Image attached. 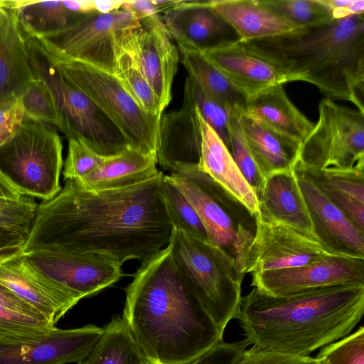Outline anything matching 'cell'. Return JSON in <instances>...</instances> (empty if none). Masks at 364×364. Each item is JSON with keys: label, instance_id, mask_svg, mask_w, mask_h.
Masks as SVG:
<instances>
[{"label": "cell", "instance_id": "1", "mask_svg": "<svg viewBox=\"0 0 364 364\" xmlns=\"http://www.w3.org/2000/svg\"><path fill=\"white\" fill-rule=\"evenodd\" d=\"M164 174L119 189L88 191L75 180L37 206L22 248L88 253L120 264L144 259L166 247L172 225L162 194Z\"/></svg>", "mask_w": 364, "mask_h": 364}, {"label": "cell", "instance_id": "2", "mask_svg": "<svg viewBox=\"0 0 364 364\" xmlns=\"http://www.w3.org/2000/svg\"><path fill=\"white\" fill-rule=\"evenodd\" d=\"M122 316L151 364H186L223 341L168 245L142 260Z\"/></svg>", "mask_w": 364, "mask_h": 364}, {"label": "cell", "instance_id": "3", "mask_svg": "<svg viewBox=\"0 0 364 364\" xmlns=\"http://www.w3.org/2000/svg\"><path fill=\"white\" fill-rule=\"evenodd\" d=\"M363 314L364 285L333 286L284 296L252 288L242 296L235 319L249 346L307 357L349 335Z\"/></svg>", "mask_w": 364, "mask_h": 364}, {"label": "cell", "instance_id": "4", "mask_svg": "<svg viewBox=\"0 0 364 364\" xmlns=\"http://www.w3.org/2000/svg\"><path fill=\"white\" fill-rule=\"evenodd\" d=\"M363 15L250 43L326 98L349 101L364 112Z\"/></svg>", "mask_w": 364, "mask_h": 364}, {"label": "cell", "instance_id": "5", "mask_svg": "<svg viewBox=\"0 0 364 364\" xmlns=\"http://www.w3.org/2000/svg\"><path fill=\"white\" fill-rule=\"evenodd\" d=\"M173 259L197 297L224 333L235 318L245 275L235 260L208 240L172 229L168 244Z\"/></svg>", "mask_w": 364, "mask_h": 364}, {"label": "cell", "instance_id": "6", "mask_svg": "<svg viewBox=\"0 0 364 364\" xmlns=\"http://www.w3.org/2000/svg\"><path fill=\"white\" fill-rule=\"evenodd\" d=\"M170 177L198 213L211 244L225 250L240 272L255 231V217L198 165H183Z\"/></svg>", "mask_w": 364, "mask_h": 364}, {"label": "cell", "instance_id": "7", "mask_svg": "<svg viewBox=\"0 0 364 364\" xmlns=\"http://www.w3.org/2000/svg\"><path fill=\"white\" fill-rule=\"evenodd\" d=\"M24 36L33 73L50 89L63 119L62 132L66 137L82 141L103 157L117 155L129 146L119 129L90 97L60 72L43 48L34 38Z\"/></svg>", "mask_w": 364, "mask_h": 364}, {"label": "cell", "instance_id": "8", "mask_svg": "<svg viewBox=\"0 0 364 364\" xmlns=\"http://www.w3.org/2000/svg\"><path fill=\"white\" fill-rule=\"evenodd\" d=\"M46 53L60 72L119 129L131 148L143 154H156L161 114L142 109L114 74L82 61Z\"/></svg>", "mask_w": 364, "mask_h": 364}, {"label": "cell", "instance_id": "9", "mask_svg": "<svg viewBox=\"0 0 364 364\" xmlns=\"http://www.w3.org/2000/svg\"><path fill=\"white\" fill-rule=\"evenodd\" d=\"M63 144L45 124L24 119L0 146V173L23 196L48 200L62 188Z\"/></svg>", "mask_w": 364, "mask_h": 364}, {"label": "cell", "instance_id": "10", "mask_svg": "<svg viewBox=\"0 0 364 364\" xmlns=\"http://www.w3.org/2000/svg\"><path fill=\"white\" fill-rule=\"evenodd\" d=\"M296 166L313 171L364 168V112L322 100Z\"/></svg>", "mask_w": 364, "mask_h": 364}, {"label": "cell", "instance_id": "11", "mask_svg": "<svg viewBox=\"0 0 364 364\" xmlns=\"http://www.w3.org/2000/svg\"><path fill=\"white\" fill-rule=\"evenodd\" d=\"M140 25L134 15L121 8L109 14H82L63 30L33 38L54 56L82 61L114 74L124 36Z\"/></svg>", "mask_w": 364, "mask_h": 364}, {"label": "cell", "instance_id": "12", "mask_svg": "<svg viewBox=\"0 0 364 364\" xmlns=\"http://www.w3.org/2000/svg\"><path fill=\"white\" fill-rule=\"evenodd\" d=\"M255 220V235L242 269L245 275L300 267L329 256L342 255L317 237L277 220L261 210Z\"/></svg>", "mask_w": 364, "mask_h": 364}, {"label": "cell", "instance_id": "13", "mask_svg": "<svg viewBox=\"0 0 364 364\" xmlns=\"http://www.w3.org/2000/svg\"><path fill=\"white\" fill-rule=\"evenodd\" d=\"M95 325L55 326L38 335L0 336V364H67L82 362L101 338Z\"/></svg>", "mask_w": 364, "mask_h": 364}, {"label": "cell", "instance_id": "14", "mask_svg": "<svg viewBox=\"0 0 364 364\" xmlns=\"http://www.w3.org/2000/svg\"><path fill=\"white\" fill-rule=\"evenodd\" d=\"M201 52L247 102L272 86L301 81L275 58L238 38Z\"/></svg>", "mask_w": 364, "mask_h": 364}, {"label": "cell", "instance_id": "15", "mask_svg": "<svg viewBox=\"0 0 364 364\" xmlns=\"http://www.w3.org/2000/svg\"><path fill=\"white\" fill-rule=\"evenodd\" d=\"M339 285H364V259L333 255L307 264L252 274L251 286L284 296Z\"/></svg>", "mask_w": 364, "mask_h": 364}, {"label": "cell", "instance_id": "16", "mask_svg": "<svg viewBox=\"0 0 364 364\" xmlns=\"http://www.w3.org/2000/svg\"><path fill=\"white\" fill-rule=\"evenodd\" d=\"M25 255L41 273L79 301L112 286L123 276L122 264L96 255L50 251Z\"/></svg>", "mask_w": 364, "mask_h": 364}, {"label": "cell", "instance_id": "17", "mask_svg": "<svg viewBox=\"0 0 364 364\" xmlns=\"http://www.w3.org/2000/svg\"><path fill=\"white\" fill-rule=\"evenodd\" d=\"M140 23L125 35L124 43L164 109L172 98L171 87L180 58L178 50L161 16L142 19Z\"/></svg>", "mask_w": 364, "mask_h": 364}, {"label": "cell", "instance_id": "18", "mask_svg": "<svg viewBox=\"0 0 364 364\" xmlns=\"http://www.w3.org/2000/svg\"><path fill=\"white\" fill-rule=\"evenodd\" d=\"M0 283L54 324L79 301L36 268L22 251L0 262Z\"/></svg>", "mask_w": 364, "mask_h": 364}, {"label": "cell", "instance_id": "19", "mask_svg": "<svg viewBox=\"0 0 364 364\" xmlns=\"http://www.w3.org/2000/svg\"><path fill=\"white\" fill-rule=\"evenodd\" d=\"M317 238L344 256L364 259V232L303 171L294 168Z\"/></svg>", "mask_w": 364, "mask_h": 364}, {"label": "cell", "instance_id": "20", "mask_svg": "<svg viewBox=\"0 0 364 364\" xmlns=\"http://www.w3.org/2000/svg\"><path fill=\"white\" fill-rule=\"evenodd\" d=\"M201 134L196 107L183 98L180 109L162 113L156 151L157 164L170 171L183 165H198Z\"/></svg>", "mask_w": 364, "mask_h": 364}, {"label": "cell", "instance_id": "21", "mask_svg": "<svg viewBox=\"0 0 364 364\" xmlns=\"http://www.w3.org/2000/svg\"><path fill=\"white\" fill-rule=\"evenodd\" d=\"M170 37L200 51L230 41V27L211 8L209 1H183L161 15Z\"/></svg>", "mask_w": 364, "mask_h": 364}, {"label": "cell", "instance_id": "22", "mask_svg": "<svg viewBox=\"0 0 364 364\" xmlns=\"http://www.w3.org/2000/svg\"><path fill=\"white\" fill-rule=\"evenodd\" d=\"M196 109L201 134L198 168L242 203L255 217L259 210L256 193L241 173L227 146L203 119L196 107Z\"/></svg>", "mask_w": 364, "mask_h": 364}, {"label": "cell", "instance_id": "23", "mask_svg": "<svg viewBox=\"0 0 364 364\" xmlns=\"http://www.w3.org/2000/svg\"><path fill=\"white\" fill-rule=\"evenodd\" d=\"M209 3L242 41L275 37L301 28L260 0H212Z\"/></svg>", "mask_w": 364, "mask_h": 364}, {"label": "cell", "instance_id": "24", "mask_svg": "<svg viewBox=\"0 0 364 364\" xmlns=\"http://www.w3.org/2000/svg\"><path fill=\"white\" fill-rule=\"evenodd\" d=\"M238 121L252 156L262 176L293 170L301 142L284 134L244 112Z\"/></svg>", "mask_w": 364, "mask_h": 364}, {"label": "cell", "instance_id": "25", "mask_svg": "<svg viewBox=\"0 0 364 364\" xmlns=\"http://www.w3.org/2000/svg\"><path fill=\"white\" fill-rule=\"evenodd\" d=\"M35 77L15 9H1L0 103L17 97Z\"/></svg>", "mask_w": 364, "mask_h": 364}, {"label": "cell", "instance_id": "26", "mask_svg": "<svg viewBox=\"0 0 364 364\" xmlns=\"http://www.w3.org/2000/svg\"><path fill=\"white\" fill-rule=\"evenodd\" d=\"M257 198L270 217L317 237L294 168L266 177Z\"/></svg>", "mask_w": 364, "mask_h": 364}, {"label": "cell", "instance_id": "27", "mask_svg": "<svg viewBox=\"0 0 364 364\" xmlns=\"http://www.w3.org/2000/svg\"><path fill=\"white\" fill-rule=\"evenodd\" d=\"M156 154H143L128 146L122 152L106 157L95 170L75 180L88 191H106L133 186L157 176Z\"/></svg>", "mask_w": 364, "mask_h": 364}, {"label": "cell", "instance_id": "28", "mask_svg": "<svg viewBox=\"0 0 364 364\" xmlns=\"http://www.w3.org/2000/svg\"><path fill=\"white\" fill-rule=\"evenodd\" d=\"M284 85L272 86L247 102L244 113L301 143L314 123L292 103Z\"/></svg>", "mask_w": 364, "mask_h": 364}, {"label": "cell", "instance_id": "29", "mask_svg": "<svg viewBox=\"0 0 364 364\" xmlns=\"http://www.w3.org/2000/svg\"><path fill=\"white\" fill-rule=\"evenodd\" d=\"M181 62L191 77L213 98L232 112H243L245 99L235 90L227 77L215 68L201 51L177 43Z\"/></svg>", "mask_w": 364, "mask_h": 364}, {"label": "cell", "instance_id": "30", "mask_svg": "<svg viewBox=\"0 0 364 364\" xmlns=\"http://www.w3.org/2000/svg\"><path fill=\"white\" fill-rule=\"evenodd\" d=\"M102 328L99 341L79 364H151L134 340L123 316L112 318Z\"/></svg>", "mask_w": 364, "mask_h": 364}, {"label": "cell", "instance_id": "31", "mask_svg": "<svg viewBox=\"0 0 364 364\" xmlns=\"http://www.w3.org/2000/svg\"><path fill=\"white\" fill-rule=\"evenodd\" d=\"M22 31L32 38H41L69 26L82 14L70 11L63 1L18 0L15 9Z\"/></svg>", "mask_w": 364, "mask_h": 364}, {"label": "cell", "instance_id": "32", "mask_svg": "<svg viewBox=\"0 0 364 364\" xmlns=\"http://www.w3.org/2000/svg\"><path fill=\"white\" fill-rule=\"evenodd\" d=\"M55 324L0 283V336L38 335Z\"/></svg>", "mask_w": 364, "mask_h": 364}, {"label": "cell", "instance_id": "33", "mask_svg": "<svg viewBox=\"0 0 364 364\" xmlns=\"http://www.w3.org/2000/svg\"><path fill=\"white\" fill-rule=\"evenodd\" d=\"M124 36L117 57L114 74L142 109L151 114H162L164 109L132 53L125 46Z\"/></svg>", "mask_w": 364, "mask_h": 364}, {"label": "cell", "instance_id": "34", "mask_svg": "<svg viewBox=\"0 0 364 364\" xmlns=\"http://www.w3.org/2000/svg\"><path fill=\"white\" fill-rule=\"evenodd\" d=\"M17 97L24 119L53 124L62 132L63 122L56 100L41 78L36 75Z\"/></svg>", "mask_w": 364, "mask_h": 364}, {"label": "cell", "instance_id": "35", "mask_svg": "<svg viewBox=\"0 0 364 364\" xmlns=\"http://www.w3.org/2000/svg\"><path fill=\"white\" fill-rule=\"evenodd\" d=\"M162 194L172 228L192 237L208 240L198 213L169 175L164 176Z\"/></svg>", "mask_w": 364, "mask_h": 364}, {"label": "cell", "instance_id": "36", "mask_svg": "<svg viewBox=\"0 0 364 364\" xmlns=\"http://www.w3.org/2000/svg\"><path fill=\"white\" fill-rule=\"evenodd\" d=\"M183 98L193 104L203 119L218 134L230 151V122L232 112L207 94L188 75L184 85Z\"/></svg>", "mask_w": 364, "mask_h": 364}, {"label": "cell", "instance_id": "37", "mask_svg": "<svg viewBox=\"0 0 364 364\" xmlns=\"http://www.w3.org/2000/svg\"><path fill=\"white\" fill-rule=\"evenodd\" d=\"M268 8L301 27L317 26L333 21L322 0H260Z\"/></svg>", "mask_w": 364, "mask_h": 364}, {"label": "cell", "instance_id": "38", "mask_svg": "<svg viewBox=\"0 0 364 364\" xmlns=\"http://www.w3.org/2000/svg\"><path fill=\"white\" fill-rule=\"evenodd\" d=\"M237 114L232 112L230 117V152L241 173L257 196L265 178L252 156L238 121Z\"/></svg>", "mask_w": 364, "mask_h": 364}, {"label": "cell", "instance_id": "39", "mask_svg": "<svg viewBox=\"0 0 364 364\" xmlns=\"http://www.w3.org/2000/svg\"><path fill=\"white\" fill-rule=\"evenodd\" d=\"M315 358L324 364H364V327L320 348Z\"/></svg>", "mask_w": 364, "mask_h": 364}, {"label": "cell", "instance_id": "40", "mask_svg": "<svg viewBox=\"0 0 364 364\" xmlns=\"http://www.w3.org/2000/svg\"><path fill=\"white\" fill-rule=\"evenodd\" d=\"M106 157L95 153L82 141L68 139V154L64 163L65 180H77L95 170Z\"/></svg>", "mask_w": 364, "mask_h": 364}, {"label": "cell", "instance_id": "41", "mask_svg": "<svg viewBox=\"0 0 364 364\" xmlns=\"http://www.w3.org/2000/svg\"><path fill=\"white\" fill-rule=\"evenodd\" d=\"M37 206L33 198L26 196L18 201L0 199V226L29 233Z\"/></svg>", "mask_w": 364, "mask_h": 364}, {"label": "cell", "instance_id": "42", "mask_svg": "<svg viewBox=\"0 0 364 364\" xmlns=\"http://www.w3.org/2000/svg\"><path fill=\"white\" fill-rule=\"evenodd\" d=\"M311 356L294 357L262 350L252 346L247 348L232 364H316Z\"/></svg>", "mask_w": 364, "mask_h": 364}, {"label": "cell", "instance_id": "43", "mask_svg": "<svg viewBox=\"0 0 364 364\" xmlns=\"http://www.w3.org/2000/svg\"><path fill=\"white\" fill-rule=\"evenodd\" d=\"M243 339L235 342L220 341L203 355L186 364H232L247 348Z\"/></svg>", "mask_w": 364, "mask_h": 364}, {"label": "cell", "instance_id": "44", "mask_svg": "<svg viewBox=\"0 0 364 364\" xmlns=\"http://www.w3.org/2000/svg\"><path fill=\"white\" fill-rule=\"evenodd\" d=\"M23 119L17 97L0 103V146L11 137Z\"/></svg>", "mask_w": 364, "mask_h": 364}, {"label": "cell", "instance_id": "45", "mask_svg": "<svg viewBox=\"0 0 364 364\" xmlns=\"http://www.w3.org/2000/svg\"><path fill=\"white\" fill-rule=\"evenodd\" d=\"M183 0H133L124 1L122 9L130 12L140 21L142 19L161 16L181 4Z\"/></svg>", "mask_w": 364, "mask_h": 364}, {"label": "cell", "instance_id": "46", "mask_svg": "<svg viewBox=\"0 0 364 364\" xmlns=\"http://www.w3.org/2000/svg\"><path fill=\"white\" fill-rule=\"evenodd\" d=\"M331 11L333 20L341 19L352 15L364 14L363 0H322Z\"/></svg>", "mask_w": 364, "mask_h": 364}, {"label": "cell", "instance_id": "47", "mask_svg": "<svg viewBox=\"0 0 364 364\" xmlns=\"http://www.w3.org/2000/svg\"><path fill=\"white\" fill-rule=\"evenodd\" d=\"M28 233L22 230L0 226V250L23 248Z\"/></svg>", "mask_w": 364, "mask_h": 364}, {"label": "cell", "instance_id": "48", "mask_svg": "<svg viewBox=\"0 0 364 364\" xmlns=\"http://www.w3.org/2000/svg\"><path fill=\"white\" fill-rule=\"evenodd\" d=\"M23 196L0 173V199L10 201L21 200Z\"/></svg>", "mask_w": 364, "mask_h": 364}, {"label": "cell", "instance_id": "49", "mask_svg": "<svg viewBox=\"0 0 364 364\" xmlns=\"http://www.w3.org/2000/svg\"><path fill=\"white\" fill-rule=\"evenodd\" d=\"M124 1L109 0V1H94L93 6L95 12L100 14H109L117 11L122 8Z\"/></svg>", "mask_w": 364, "mask_h": 364}, {"label": "cell", "instance_id": "50", "mask_svg": "<svg viewBox=\"0 0 364 364\" xmlns=\"http://www.w3.org/2000/svg\"><path fill=\"white\" fill-rule=\"evenodd\" d=\"M22 251V248H7L0 250V262L19 253Z\"/></svg>", "mask_w": 364, "mask_h": 364}, {"label": "cell", "instance_id": "51", "mask_svg": "<svg viewBox=\"0 0 364 364\" xmlns=\"http://www.w3.org/2000/svg\"><path fill=\"white\" fill-rule=\"evenodd\" d=\"M18 4V0H0L1 9H16Z\"/></svg>", "mask_w": 364, "mask_h": 364}, {"label": "cell", "instance_id": "52", "mask_svg": "<svg viewBox=\"0 0 364 364\" xmlns=\"http://www.w3.org/2000/svg\"><path fill=\"white\" fill-rule=\"evenodd\" d=\"M316 364H324L323 362L317 359V362Z\"/></svg>", "mask_w": 364, "mask_h": 364}]
</instances>
